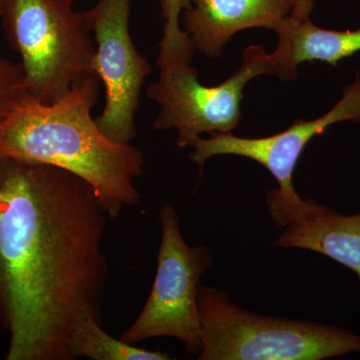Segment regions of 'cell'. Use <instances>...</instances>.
I'll return each instance as SVG.
<instances>
[{
    "label": "cell",
    "mask_w": 360,
    "mask_h": 360,
    "mask_svg": "<svg viewBox=\"0 0 360 360\" xmlns=\"http://www.w3.org/2000/svg\"><path fill=\"white\" fill-rule=\"evenodd\" d=\"M0 20L20 56L28 94L42 103L63 96L91 71L96 47L86 11L65 0H6Z\"/></svg>",
    "instance_id": "4"
},
{
    "label": "cell",
    "mask_w": 360,
    "mask_h": 360,
    "mask_svg": "<svg viewBox=\"0 0 360 360\" xmlns=\"http://www.w3.org/2000/svg\"><path fill=\"white\" fill-rule=\"evenodd\" d=\"M66 2H68V4H75V0H65Z\"/></svg>",
    "instance_id": "17"
},
{
    "label": "cell",
    "mask_w": 360,
    "mask_h": 360,
    "mask_svg": "<svg viewBox=\"0 0 360 360\" xmlns=\"http://www.w3.org/2000/svg\"><path fill=\"white\" fill-rule=\"evenodd\" d=\"M243 63L231 77L217 86H205L191 63L160 68V77L146 94L160 105L153 129L177 130V146H193L202 134H229L240 123L245 85L253 78L272 75L269 54L260 45L243 51Z\"/></svg>",
    "instance_id": "6"
},
{
    "label": "cell",
    "mask_w": 360,
    "mask_h": 360,
    "mask_svg": "<svg viewBox=\"0 0 360 360\" xmlns=\"http://www.w3.org/2000/svg\"><path fill=\"white\" fill-rule=\"evenodd\" d=\"M161 18L165 20L163 37L158 47V68L174 63H191L195 47L193 40L181 27L180 18L191 6V0H161Z\"/></svg>",
    "instance_id": "13"
},
{
    "label": "cell",
    "mask_w": 360,
    "mask_h": 360,
    "mask_svg": "<svg viewBox=\"0 0 360 360\" xmlns=\"http://www.w3.org/2000/svg\"><path fill=\"white\" fill-rule=\"evenodd\" d=\"M342 122H360V78L347 85L338 103L321 117L298 120L279 134L259 139H245L229 134L213 132L210 139H198L189 158L202 172L205 161L212 156L238 155L257 161L276 179L277 193L296 195L292 175L309 142L331 125Z\"/></svg>",
    "instance_id": "8"
},
{
    "label": "cell",
    "mask_w": 360,
    "mask_h": 360,
    "mask_svg": "<svg viewBox=\"0 0 360 360\" xmlns=\"http://www.w3.org/2000/svg\"><path fill=\"white\" fill-rule=\"evenodd\" d=\"M103 322L85 317L71 333L68 352L71 360L86 357L94 360H169V354L151 352L112 338L103 328Z\"/></svg>",
    "instance_id": "12"
},
{
    "label": "cell",
    "mask_w": 360,
    "mask_h": 360,
    "mask_svg": "<svg viewBox=\"0 0 360 360\" xmlns=\"http://www.w3.org/2000/svg\"><path fill=\"white\" fill-rule=\"evenodd\" d=\"M130 6L131 0H98L86 11L97 45L91 71L105 90V105L96 122L110 141L122 144L136 136L135 113L146 78L153 70L132 41Z\"/></svg>",
    "instance_id": "7"
},
{
    "label": "cell",
    "mask_w": 360,
    "mask_h": 360,
    "mask_svg": "<svg viewBox=\"0 0 360 360\" xmlns=\"http://www.w3.org/2000/svg\"><path fill=\"white\" fill-rule=\"evenodd\" d=\"M4 4H6V0H0V15H1L2 9H4Z\"/></svg>",
    "instance_id": "16"
},
{
    "label": "cell",
    "mask_w": 360,
    "mask_h": 360,
    "mask_svg": "<svg viewBox=\"0 0 360 360\" xmlns=\"http://www.w3.org/2000/svg\"><path fill=\"white\" fill-rule=\"evenodd\" d=\"M200 360H322L360 352V335L317 322L253 314L200 286Z\"/></svg>",
    "instance_id": "3"
},
{
    "label": "cell",
    "mask_w": 360,
    "mask_h": 360,
    "mask_svg": "<svg viewBox=\"0 0 360 360\" xmlns=\"http://www.w3.org/2000/svg\"><path fill=\"white\" fill-rule=\"evenodd\" d=\"M295 0H191L181 14L195 51L219 58L233 35L250 28L276 30L290 16Z\"/></svg>",
    "instance_id": "10"
},
{
    "label": "cell",
    "mask_w": 360,
    "mask_h": 360,
    "mask_svg": "<svg viewBox=\"0 0 360 360\" xmlns=\"http://www.w3.org/2000/svg\"><path fill=\"white\" fill-rule=\"evenodd\" d=\"M274 32L278 44L269 54L272 75L284 82L297 78L300 63L321 61L335 68L343 59L360 52V28L326 30L310 20L295 22L288 16Z\"/></svg>",
    "instance_id": "11"
},
{
    "label": "cell",
    "mask_w": 360,
    "mask_h": 360,
    "mask_svg": "<svg viewBox=\"0 0 360 360\" xmlns=\"http://www.w3.org/2000/svg\"><path fill=\"white\" fill-rule=\"evenodd\" d=\"M265 203L274 224L284 227L274 246L321 253L360 279V213L343 215L298 194L281 195L274 189L267 193Z\"/></svg>",
    "instance_id": "9"
},
{
    "label": "cell",
    "mask_w": 360,
    "mask_h": 360,
    "mask_svg": "<svg viewBox=\"0 0 360 360\" xmlns=\"http://www.w3.org/2000/svg\"><path fill=\"white\" fill-rule=\"evenodd\" d=\"M27 92L20 63H13L0 56V117Z\"/></svg>",
    "instance_id": "14"
},
{
    "label": "cell",
    "mask_w": 360,
    "mask_h": 360,
    "mask_svg": "<svg viewBox=\"0 0 360 360\" xmlns=\"http://www.w3.org/2000/svg\"><path fill=\"white\" fill-rule=\"evenodd\" d=\"M105 210L61 168L0 158V326L7 360H71V333L103 322Z\"/></svg>",
    "instance_id": "1"
},
{
    "label": "cell",
    "mask_w": 360,
    "mask_h": 360,
    "mask_svg": "<svg viewBox=\"0 0 360 360\" xmlns=\"http://www.w3.org/2000/svg\"><path fill=\"white\" fill-rule=\"evenodd\" d=\"M158 219L162 234L155 283L139 317L120 338L135 345L169 336L181 341L187 354H198L202 347L198 290L212 257L206 246L187 245L172 203L161 206Z\"/></svg>",
    "instance_id": "5"
},
{
    "label": "cell",
    "mask_w": 360,
    "mask_h": 360,
    "mask_svg": "<svg viewBox=\"0 0 360 360\" xmlns=\"http://www.w3.org/2000/svg\"><path fill=\"white\" fill-rule=\"evenodd\" d=\"M314 6L315 0H295L290 16V20L295 22L310 20V15L314 11Z\"/></svg>",
    "instance_id": "15"
},
{
    "label": "cell",
    "mask_w": 360,
    "mask_h": 360,
    "mask_svg": "<svg viewBox=\"0 0 360 360\" xmlns=\"http://www.w3.org/2000/svg\"><path fill=\"white\" fill-rule=\"evenodd\" d=\"M99 78L89 75L63 96L42 103L30 94L0 117V158L61 168L86 181L108 219L141 195L135 180L144 158L131 144L110 141L97 127L91 110L99 96Z\"/></svg>",
    "instance_id": "2"
}]
</instances>
